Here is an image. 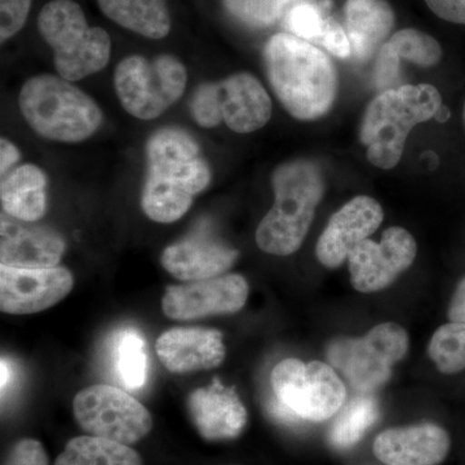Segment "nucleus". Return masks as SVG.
I'll return each instance as SVG.
<instances>
[{
	"label": "nucleus",
	"mask_w": 465,
	"mask_h": 465,
	"mask_svg": "<svg viewBox=\"0 0 465 465\" xmlns=\"http://www.w3.org/2000/svg\"><path fill=\"white\" fill-rule=\"evenodd\" d=\"M74 286L73 274L64 266L50 269H16L0 265V309L23 316L54 307Z\"/></svg>",
	"instance_id": "ddd939ff"
},
{
	"label": "nucleus",
	"mask_w": 465,
	"mask_h": 465,
	"mask_svg": "<svg viewBox=\"0 0 465 465\" xmlns=\"http://www.w3.org/2000/svg\"><path fill=\"white\" fill-rule=\"evenodd\" d=\"M440 108L442 96L432 84L381 91L369 104L361 122L360 139L370 163L381 170L396 167L412 128L432 119Z\"/></svg>",
	"instance_id": "20e7f679"
},
{
	"label": "nucleus",
	"mask_w": 465,
	"mask_h": 465,
	"mask_svg": "<svg viewBox=\"0 0 465 465\" xmlns=\"http://www.w3.org/2000/svg\"><path fill=\"white\" fill-rule=\"evenodd\" d=\"M425 3L440 20L465 25V0H425Z\"/></svg>",
	"instance_id": "f704fd0d"
},
{
	"label": "nucleus",
	"mask_w": 465,
	"mask_h": 465,
	"mask_svg": "<svg viewBox=\"0 0 465 465\" xmlns=\"http://www.w3.org/2000/svg\"><path fill=\"white\" fill-rule=\"evenodd\" d=\"M318 45L326 48L333 56L342 58V60L351 56V43H349L347 32L332 18H330L326 32H324L322 39Z\"/></svg>",
	"instance_id": "72a5a7b5"
},
{
	"label": "nucleus",
	"mask_w": 465,
	"mask_h": 465,
	"mask_svg": "<svg viewBox=\"0 0 465 465\" xmlns=\"http://www.w3.org/2000/svg\"><path fill=\"white\" fill-rule=\"evenodd\" d=\"M18 106L34 133L52 142H84L103 122L99 105L60 75L30 78L21 88Z\"/></svg>",
	"instance_id": "39448f33"
},
{
	"label": "nucleus",
	"mask_w": 465,
	"mask_h": 465,
	"mask_svg": "<svg viewBox=\"0 0 465 465\" xmlns=\"http://www.w3.org/2000/svg\"><path fill=\"white\" fill-rule=\"evenodd\" d=\"M223 119L232 131L251 134L268 124L272 116L271 96L255 76L237 73L220 82Z\"/></svg>",
	"instance_id": "aec40b11"
},
{
	"label": "nucleus",
	"mask_w": 465,
	"mask_h": 465,
	"mask_svg": "<svg viewBox=\"0 0 465 465\" xmlns=\"http://www.w3.org/2000/svg\"><path fill=\"white\" fill-rule=\"evenodd\" d=\"M39 32L54 51V67L61 78L81 81L108 65L109 34L91 27L84 9L73 0H52L38 18Z\"/></svg>",
	"instance_id": "423d86ee"
},
{
	"label": "nucleus",
	"mask_w": 465,
	"mask_h": 465,
	"mask_svg": "<svg viewBox=\"0 0 465 465\" xmlns=\"http://www.w3.org/2000/svg\"><path fill=\"white\" fill-rule=\"evenodd\" d=\"M146 157L143 211L153 222L171 224L188 213L195 195L206 191L210 167L194 137L176 127L162 128L153 134Z\"/></svg>",
	"instance_id": "f257e3e1"
},
{
	"label": "nucleus",
	"mask_w": 465,
	"mask_h": 465,
	"mask_svg": "<svg viewBox=\"0 0 465 465\" xmlns=\"http://www.w3.org/2000/svg\"><path fill=\"white\" fill-rule=\"evenodd\" d=\"M250 287L241 274H225L210 280L168 287L162 309L174 321H194L237 313L246 305Z\"/></svg>",
	"instance_id": "f8f14e48"
},
{
	"label": "nucleus",
	"mask_w": 465,
	"mask_h": 465,
	"mask_svg": "<svg viewBox=\"0 0 465 465\" xmlns=\"http://www.w3.org/2000/svg\"><path fill=\"white\" fill-rule=\"evenodd\" d=\"M384 220L378 201L358 195L333 213L317 242L318 262L326 268H338L361 242L369 240Z\"/></svg>",
	"instance_id": "4468645a"
},
{
	"label": "nucleus",
	"mask_w": 465,
	"mask_h": 465,
	"mask_svg": "<svg viewBox=\"0 0 465 465\" xmlns=\"http://www.w3.org/2000/svg\"><path fill=\"white\" fill-rule=\"evenodd\" d=\"M428 354L434 365L445 375L465 370V322H450L433 333Z\"/></svg>",
	"instance_id": "cd10ccee"
},
{
	"label": "nucleus",
	"mask_w": 465,
	"mask_h": 465,
	"mask_svg": "<svg viewBox=\"0 0 465 465\" xmlns=\"http://www.w3.org/2000/svg\"><path fill=\"white\" fill-rule=\"evenodd\" d=\"M448 317L450 322H465V277L459 281L450 300Z\"/></svg>",
	"instance_id": "e433bc0d"
},
{
	"label": "nucleus",
	"mask_w": 465,
	"mask_h": 465,
	"mask_svg": "<svg viewBox=\"0 0 465 465\" xmlns=\"http://www.w3.org/2000/svg\"><path fill=\"white\" fill-rule=\"evenodd\" d=\"M188 73L182 61L162 54L153 61L143 56L125 57L114 74L116 96L125 112L150 121L173 105L185 91Z\"/></svg>",
	"instance_id": "6e6552de"
},
{
	"label": "nucleus",
	"mask_w": 465,
	"mask_h": 465,
	"mask_svg": "<svg viewBox=\"0 0 465 465\" xmlns=\"http://www.w3.org/2000/svg\"><path fill=\"white\" fill-rule=\"evenodd\" d=\"M266 410L268 414L274 419L277 423L287 425V427H302L304 423V419L300 418L296 412H293L290 407L281 402L277 397L273 396V399L268 401L266 403Z\"/></svg>",
	"instance_id": "c9c22d12"
},
{
	"label": "nucleus",
	"mask_w": 465,
	"mask_h": 465,
	"mask_svg": "<svg viewBox=\"0 0 465 465\" xmlns=\"http://www.w3.org/2000/svg\"><path fill=\"white\" fill-rule=\"evenodd\" d=\"M189 415L204 440L237 439L247 424L246 407L237 391L215 379L207 388H198L188 397Z\"/></svg>",
	"instance_id": "a211bd4d"
},
{
	"label": "nucleus",
	"mask_w": 465,
	"mask_h": 465,
	"mask_svg": "<svg viewBox=\"0 0 465 465\" xmlns=\"http://www.w3.org/2000/svg\"><path fill=\"white\" fill-rule=\"evenodd\" d=\"M271 382L274 396L307 421H324L338 414L347 394L333 367L320 361H281Z\"/></svg>",
	"instance_id": "1a4fd4ad"
},
{
	"label": "nucleus",
	"mask_w": 465,
	"mask_h": 465,
	"mask_svg": "<svg viewBox=\"0 0 465 465\" xmlns=\"http://www.w3.org/2000/svg\"><path fill=\"white\" fill-rule=\"evenodd\" d=\"M103 14L115 24L150 39H162L171 30L167 0H99Z\"/></svg>",
	"instance_id": "b1692460"
},
{
	"label": "nucleus",
	"mask_w": 465,
	"mask_h": 465,
	"mask_svg": "<svg viewBox=\"0 0 465 465\" xmlns=\"http://www.w3.org/2000/svg\"><path fill=\"white\" fill-rule=\"evenodd\" d=\"M266 76L283 108L299 121H316L331 110L338 70L323 51L292 34H275L264 47Z\"/></svg>",
	"instance_id": "f03ea898"
},
{
	"label": "nucleus",
	"mask_w": 465,
	"mask_h": 465,
	"mask_svg": "<svg viewBox=\"0 0 465 465\" xmlns=\"http://www.w3.org/2000/svg\"><path fill=\"white\" fill-rule=\"evenodd\" d=\"M73 409L84 432L124 445L139 442L153 428L146 407L113 385H91L78 391Z\"/></svg>",
	"instance_id": "9d476101"
},
{
	"label": "nucleus",
	"mask_w": 465,
	"mask_h": 465,
	"mask_svg": "<svg viewBox=\"0 0 465 465\" xmlns=\"http://www.w3.org/2000/svg\"><path fill=\"white\" fill-rule=\"evenodd\" d=\"M463 122H464V127H465V103H464V108H463Z\"/></svg>",
	"instance_id": "ea45409f"
},
{
	"label": "nucleus",
	"mask_w": 465,
	"mask_h": 465,
	"mask_svg": "<svg viewBox=\"0 0 465 465\" xmlns=\"http://www.w3.org/2000/svg\"><path fill=\"white\" fill-rule=\"evenodd\" d=\"M5 465H48V458L41 442L25 439L15 443Z\"/></svg>",
	"instance_id": "473e14b6"
},
{
	"label": "nucleus",
	"mask_w": 465,
	"mask_h": 465,
	"mask_svg": "<svg viewBox=\"0 0 465 465\" xmlns=\"http://www.w3.org/2000/svg\"><path fill=\"white\" fill-rule=\"evenodd\" d=\"M0 201L7 215L35 223L47 213V176L34 164H23L3 176Z\"/></svg>",
	"instance_id": "5701e85b"
},
{
	"label": "nucleus",
	"mask_w": 465,
	"mask_h": 465,
	"mask_svg": "<svg viewBox=\"0 0 465 465\" xmlns=\"http://www.w3.org/2000/svg\"><path fill=\"white\" fill-rule=\"evenodd\" d=\"M155 351L162 365L173 374H192L215 369L225 360V345L219 330L173 327L159 336Z\"/></svg>",
	"instance_id": "dca6fc26"
},
{
	"label": "nucleus",
	"mask_w": 465,
	"mask_h": 465,
	"mask_svg": "<svg viewBox=\"0 0 465 465\" xmlns=\"http://www.w3.org/2000/svg\"><path fill=\"white\" fill-rule=\"evenodd\" d=\"M450 445L442 427L424 423L382 430L372 450L387 465H439L448 457Z\"/></svg>",
	"instance_id": "f3484780"
},
{
	"label": "nucleus",
	"mask_w": 465,
	"mask_h": 465,
	"mask_svg": "<svg viewBox=\"0 0 465 465\" xmlns=\"http://www.w3.org/2000/svg\"><path fill=\"white\" fill-rule=\"evenodd\" d=\"M193 118L201 127L213 128L222 124V91L220 84L198 85L191 101Z\"/></svg>",
	"instance_id": "7c9ffc66"
},
{
	"label": "nucleus",
	"mask_w": 465,
	"mask_h": 465,
	"mask_svg": "<svg viewBox=\"0 0 465 465\" xmlns=\"http://www.w3.org/2000/svg\"><path fill=\"white\" fill-rule=\"evenodd\" d=\"M110 358L118 381L127 390H140L148 381L145 341L136 330H121L110 341Z\"/></svg>",
	"instance_id": "a878e982"
},
{
	"label": "nucleus",
	"mask_w": 465,
	"mask_h": 465,
	"mask_svg": "<svg viewBox=\"0 0 465 465\" xmlns=\"http://www.w3.org/2000/svg\"><path fill=\"white\" fill-rule=\"evenodd\" d=\"M20 150L14 143L2 137L0 140V173L5 176L12 167L20 161Z\"/></svg>",
	"instance_id": "4c0bfd02"
},
{
	"label": "nucleus",
	"mask_w": 465,
	"mask_h": 465,
	"mask_svg": "<svg viewBox=\"0 0 465 465\" xmlns=\"http://www.w3.org/2000/svg\"><path fill=\"white\" fill-rule=\"evenodd\" d=\"M9 371L8 363L5 362V360H2V391H5V388L7 387L9 381Z\"/></svg>",
	"instance_id": "58836bf2"
},
{
	"label": "nucleus",
	"mask_w": 465,
	"mask_h": 465,
	"mask_svg": "<svg viewBox=\"0 0 465 465\" xmlns=\"http://www.w3.org/2000/svg\"><path fill=\"white\" fill-rule=\"evenodd\" d=\"M381 416L378 401L369 393H361L342 407L341 414L331 425L329 440L332 448L348 450L363 439L367 430Z\"/></svg>",
	"instance_id": "bb28decb"
},
{
	"label": "nucleus",
	"mask_w": 465,
	"mask_h": 465,
	"mask_svg": "<svg viewBox=\"0 0 465 465\" xmlns=\"http://www.w3.org/2000/svg\"><path fill=\"white\" fill-rule=\"evenodd\" d=\"M30 7L32 0H0V38L3 42L23 29Z\"/></svg>",
	"instance_id": "2f4dec72"
},
{
	"label": "nucleus",
	"mask_w": 465,
	"mask_h": 465,
	"mask_svg": "<svg viewBox=\"0 0 465 465\" xmlns=\"http://www.w3.org/2000/svg\"><path fill=\"white\" fill-rule=\"evenodd\" d=\"M238 251L200 228L163 251L162 266L177 280L197 282L219 277L235 264Z\"/></svg>",
	"instance_id": "2eb2a0df"
},
{
	"label": "nucleus",
	"mask_w": 465,
	"mask_h": 465,
	"mask_svg": "<svg viewBox=\"0 0 465 465\" xmlns=\"http://www.w3.org/2000/svg\"><path fill=\"white\" fill-rule=\"evenodd\" d=\"M409 351V335L396 323H381L362 338L330 342L326 357L333 369L360 393H372L387 384L391 369Z\"/></svg>",
	"instance_id": "0eeeda50"
},
{
	"label": "nucleus",
	"mask_w": 465,
	"mask_h": 465,
	"mask_svg": "<svg viewBox=\"0 0 465 465\" xmlns=\"http://www.w3.org/2000/svg\"><path fill=\"white\" fill-rule=\"evenodd\" d=\"M402 58L418 66L432 67L442 58V48L433 36L420 30L402 29L393 34L376 57L374 81L379 90H391L397 84Z\"/></svg>",
	"instance_id": "4be33fe9"
},
{
	"label": "nucleus",
	"mask_w": 465,
	"mask_h": 465,
	"mask_svg": "<svg viewBox=\"0 0 465 465\" xmlns=\"http://www.w3.org/2000/svg\"><path fill=\"white\" fill-rule=\"evenodd\" d=\"M274 204L256 231L260 250L275 256L292 255L307 237L320 202L324 177L316 162L295 159L272 174Z\"/></svg>",
	"instance_id": "7ed1b4c3"
},
{
	"label": "nucleus",
	"mask_w": 465,
	"mask_h": 465,
	"mask_svg": "<svg viewBox=\"0 0 465 465\" xmlns=\"http://www.w3.org/2000/svg\"><path fill=\"white\" fill-rule=\"evenodd\" d=\"M329 21L330 18H323L316 5L302 3L287 12L284 24L292 35L307 42L320 43Z\"/></svg>",
	"instance_id": "c756f323"
},
{
	"label": "nucleus",
	"mask_w": 465,
	"mask_h": 465,
	"mask_svg": "<svg viewBox=\"0 0 465 465\" xmlns=\"http://www.w3.org/2000/svg\"><path fill=\"white\" fill-rule=\"evenodd\" d=\"M66 243L54 229L24 225L2 219L0 264L16 269H50L58 266Z\"/></svg>",
	"instance_id": "6ab92c4d"
},
{
	"label": "nucleus",
	"mask_w": 465,
	"mask_h": 465,
	"mask_svg": "<svg viewBox=\"0 0 465 465\" xmlns=\"http://www.w3.org/2000/svg\"><path fill=\"white\" fill-rule=\"evenodd\" d=\"M54 465H143V461L130 446L90 434L70 440Z\"/></svg>",
	"instance_id": "393cba45"
},
{
	"label": "nucleus",
	"mask_w": 465,
	"mask_h": 465,
	"mask_svg": "<svg viewBox=\"0 0 465 465\" xmlns=\"http://www.w3.org/2000/svg\"><path fill=\"white\" fill-rule=\"evenodd\" d=\"M416 252L414 237L406 229L391 226L382 232L381 243L365 240L349 253L351 284L363 293L387 289L412 265Z\"/></svg>",
	"instance_id": "9b49d317"
},
{
	"label": "nucleus",
	"mask_w": 465,
	"mask_h": 465,
	"mask_svg": "<svg viewBox=\"0 0 465 465\" xmlns=\"http://www.w3.org/2000/svg\"><path fill=\"white\" fill-rule=\"evenodd\" d=\"M344 18L351 56L360 63L381 50L396 24L393 8L387 0H347Z\"/></svg>",
	"instance_id": "412c9836"
},
{
	"label": "nucleus",
	"mask_w": 465,
	"mask_h": 465,
	"mask_svg": "<svg viewBox=\"0 0 465 465\" xmlns=\"http://www.w3.org/2000/svg\"><path fill=\"white\" fill-rule=\"evenodd\" d=\"M295 0H223L226 12L251 27L272 25Z\"/></svg>",
	"instance_id": "c85d7f7f"
}]
</instances>
